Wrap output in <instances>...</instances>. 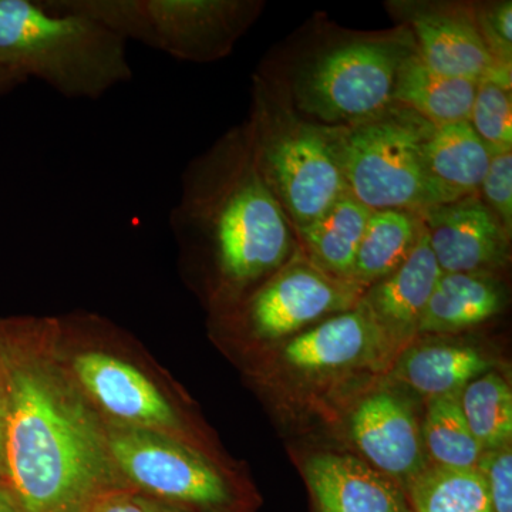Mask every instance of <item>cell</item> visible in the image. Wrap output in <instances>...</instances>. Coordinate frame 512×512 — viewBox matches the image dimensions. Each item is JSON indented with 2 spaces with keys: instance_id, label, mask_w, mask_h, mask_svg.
<instances>
[{
  "instance_id": "obj_29",
  "label": "cell",
  "mask_w": 512,
  "mask_h": 512,
  "mask_svg": "<svg viewBox=\"0 0 512 512\" xmlns=\"http://www.w3.org/2000/svg\"><path fill=\"white\" fill-rule=\"evenodd\" d=\"M477 468L487 484L493 512H512L511 444L484 451Z\"/></svg>"
},
{
  "instance_id": "obj_21",
  "label": "cell",
  "mask_w": 512,
  "mask_h": 512,
  "mask_svg": "<svg viewBox=\"0 0 512 512\" xmlns=\"http://www.w3.org/2000/svg\"><path fill=\"white\" fill-rule=\"evenodd\" d=\"M431 177L444 204L480 194L491 153L468 121L434 126L427 141Z\"/></svg>"
},
{
  "instance_id": "obj_22",
  "label": "cell",
  "mask_w": 512,
  "mask_h": 512,
  "mask_svg": "<svg viewBox=\"0 0 512 512\" xmlns=\"http://www.w3.org/2000/svg\"><path fill=\"white\" fill-rule=\"evenodd\" d=\"M421 215L402 210L372 211L357 248L352 282L370 288L409 258L423 234Z\"/></svg>"
},
{
  "instance_id": "obj_23",
  "label": "cell",
  "mask_w": 512,
  "mask_h": 512,
  "mask_svg": "<svg viewBox=\"0 0 512 512\" xmlns=\"http://www.w3.org/2000/svg\"><path fill=\"white\" fill-rule=\"evenodd\" d=\"M420 429L431 466L477 468L484 451L468 427L460 394L430 399Z\"/></svg>"
},
{
  "instance_id": "obj_15",
  "label": "cell",
  "mask_w": 512,
  "mask_h": 512,
  "mask_svg": "<svg viewBox=\"0 0 512 512\" xmlns=\"http://www.w3.org/2000/svg\"><path fill=\"white\" fill-rule=\"evenodd\" d=\"M303 477L313 512H413L399 485L352 454H315Z\"/></svg>"
},
{
  "instance_id": "obj_5",
  "label": "cell",
  "mask_w": 512,
  "mask_h": 512,
  "mask_svg": "<svg viewBox=\"0 0 512 512\" xmlns=\"http://www.w3.org/2000/svg\"><path fill=\"white\" fill-rule=\"evenodd\" d=\"M247 124L259 171L293 232L318 220L348 191L329 128L303 120L256 74Z\"/></svg>"
},
{
  "instance_id": "obj_13",
  "label": "cell",
  "mask_w": 512,
  "mask_h": 512,
  "mask_svg": "<svg viewBox=\"0 0 512 512\" xmlns=\"http://www.w3.org/2000/svg\"><path fill=\"white\" fill-rule=\"evenodd\" d=\"M282 355L286 365L308 376L383 367L397 357L362 301L293 336Z\"/></svg>"
},
{
  "instance_id": "obj_12",
  "label": "cell",
  "mask_w": 512,
  "mask_h": 512,
  "mask_svg": "<svg viewBox=\"0 0 512 512\" xmlns=\"http://www.w3.org/2000/svg\"><path fill=\"white\" fill-rule=\"evenodd\" d=\"M349 433L363 461L404 493L429 467L419 420L397 393L380 390L365 397L350 416Z\"/></svg>"
},
{
  "instance_id": "obj_26",
  "label": "cell",
  "mask_w": 512,
  "mask_h": 512,
  "mask_svg": "<svg viewBox=\"0 0 512 512\" xmlns=\"http://www.w3.org/2000/svg\"><path fill=\"white\" fill-rule=\"evenodd\" d=\"M512 66H501L477 83L468 123L490 153L512 150Z\"/></svg>"
},
{
  "instance_id": "obj_16",
  "label": "cell",
  "mask_w": 512,
  "mask_h": 512,
  "mask_svg": "<svg viewBox=\"0 0 512 512\" xmlns=\"http://www.w3.org/2000/svg\"><path fill=\"white\" fill-rule=\"evenodd\" d=\"M441 274L424 229L409 258L366 289L362 303L397 355L419 336L421 318Z\"/></svg>"
},
{
  "instance_id": "obj_24",
  "label": "cell",
  "mask_w": 512,
  "mask_h": 512,
  "mask_svg": "<svg viewBox=\"0 0 512 512\" xmlns=\"http://www.w3.org/2000/svg\"><path fill=\"white\" fill-rule=\"evenodd\" d=\"M413 512H493L478 468H426L406 491Z\"/></svg>"
},
{
  "instance_id": "obj_6",
  "label": "cell",
  "mask_w": 512,
  "mask_h": 512,
  "mask_svg": "<svg viewBox=\"0 0 512 512\" xmlns=\"http://www.w3.org/2000/svg\"><path fill=\"white\" fill-rule=\"evenodd\" d=\"M433 128L397 103L362 123L329 128L346 190L372 211L421 214L444 204L427 158Z\"/></svg>"
},
{
  "instance_id": "obj_8",
  "label": "cell",
  "mask_w": 512,
  "mask_h": 512,
  "mask_svg": "<svg viewBox=\"0 0 512 512\" xmlns=\"http://www.w3.org/2000/svg\"><path fill=\"white\" fill-rule=\"evenodd\" d=\"M106 434L121 480L148 498L190 512L242 511L227 478L183 441L119 421L106 424Z\"/></svg>"
},
{
  "instance_id": "obj_31",
  "label": "cell",
  "mask_w": 512,
  "mask_h": 512,
  "mask_svg": "<svg viewBox=\"0 0 512 512\" xmlns=\"http://www.w3.org/2000/svg\"><path fill=\"white\" fill-rule=\"evenodd\" d=\"M5 441H6V412L3 400L2 387H0V480L5 474Z\"/></svg>"
},
{
  "instance_id": "obj_20",
  "label": "cell",
  "mask_w": 512,
  "mask_h": 512,
  "mask_svg": "<svg viewBox=\"0 0 512 512\" xmlns=\"http://www.w3.org/2000/svg\"><path fill=\"white\" fill-rule=\"evenodd\" d=\"M370 214L372 210L346 191L322 217L295 232L299 251L326 274L352 282L357 248Z\"/></svg>"
},
{
  "instance_id": "obj_9",
  "label": "cell",
  "mask_w": 512,
  "mask_h": 512,
  "mask_svg": "<svg viewBox=\"0 0 512 512\" xmlns=\"http://www.w3.org/2000/svg\"><path fill=\"white\" fill-rule=\"evenodd\" d=\"M365 292L326 274L298 248L284 266L244 296L241 318L261 339L293 338L322 320L356 308Z\"/></svg>"
},
{
  "instance_id": "obj_34",
  "label": "cell",
  "mask_w": 512,
  "mask_h": 512,
  "mask_svg": "<svg viewBox=\"0 0 512 512\" xmlns=\"http://www.w3.org/2000/svg\"><path fill=\"white\" fill-rule=\"evenodd\" d=\"M23 80L19 79L15 74L10 73L5 67L0 66V93L6 92L8 89H12L13 86H18Z\"/></svg>"
},
{
  "instance_id": "obj_27",
  "label": "cell",
  "mask_w": 512,
  "mask_h": 512,
  "mask_svg": "<svg viewBox=\"0 0 512 512\" xmlns=\"http://www.w3.org/2000/svg\"><path fill=\"white\" fill-rule=\"evenodd\" d=\"M478 33L501 66H512V2H473Z\"/></svg>"
},
{
  "instance_id": "obj_2",
  "label": "cell",
  "mask_w": 512,
  "mask_h": 512,
  "mask_svg": "<svg viewBox=\"0 0 512 512\" xmlns=\"http://www.w3.org/2000/svg\"><path fill=\"white\" fill-rule=\"evenodd\" d=\"M170 224L185 249L207 261L215 295L227 298L248 295L298 249L259 171L247 121L185 167Z\"/></svg>"
},
{
  "instance_id": "obj_7",
  "label": "cell",
  "mask_w": 512,
  "mask_h": 512,
  "mask_svg": "<svg viewBox=\"0 0 512 512\" xmlns=\"http://www.w3.org/2000/svg\"><path fill=\"white\" fill-rule=\"evenodd\" d=\"M99 20L126 42L191 63H214L234 52L261 16V0H52Z\"/></svg>"
},
{
  "instance_id": "obj_25",
  "label": "cell",
  "mask_w": 512,
  "mask_h": 512,
  "mask_svg": "<svg viewBox=\"0 0 512 512\" xmlns=\"http://www.w3.org/2000/svg\"><path fill=\"white\" fill-rule=\"evenodd\" d=\"M460 404L483 451L511 444L512 392L503 376L487 372L477 377L460 393Z\"/></svg>"
},
{
  "instance_id": "obj_28",
  "label": "cell",
  "mask_w": 512,
  "mask_h": 512,
  "mask_svg": "<svg viewBox=\"0 0 512 512\" xmlns=\"http://www.w3.org/2000/svg\"><path fill=\"white\" fill-rule=\"evenodd\" d=\"M480 197L508 235H512V150L491 154Z\"/></svg>"
},
{
  "instance_id": "obj_32",
  "label": "cell",
  "mask_w": 512,
  "mask_h": 512,
  "mask_svg": "<svg viewBox=\"0 0 512 512\" xmlns=\"http://www.w3.org/2000/svg\"><path fill=\"white\" fill-rule=\"evenodd\" d=\"M137 500L144 512H190L183 510V508L174 507V505L165 504L163 501L141 497L140 494H137Z\"/></svg>"
},
{
  "instance_id": "obj_18",
  "label": "cell",
  "mask_w": 512,
  "mask_h": 512,
  "mask_svg": "<svg viewBox=\"0 0 512 512\" xmlns=\"http://www.w3.org/2000/svg\"><path fill=\"white\" fill-rule=\"evenodd\" d=\"M505 288L497 274H441L419 326L420 335H451L503 311Z\"/></svg>"
},
{
  "instance_id": "obj_30",
  "label": "cell",
  "mask_w": 512,
  "mask_h": 512,
  "mask_svg": "<svg viewBox=\"0 0 512 512\" xmlns=\"http://www.w3.org/2000/svg\"><path fill=\"white\" fill-rule=\"evenodd\" d=\"M90 512H144L137 500V494L128 490L114 491L101 498Z\"/></svg>"
},
{
  "instance_id": "obj_3",
  "label": "cell",
  "mask_w": 512,
  "mask_h": 512,
  "mask_svg": "<svg viewBox=\"0 0 512 512\" xmlns=\"http://www.w3.org/2000/svg\"><path fill=\"white\" fill-rule=\"evenodd\" d=\"M316 29L292 56L274 53L266 59L256 76L316 126H353L392 106L400 63L416 52L409 30Z\"/></svg>"
},
{
  "instance_id": "obj_19",
  "label": "cell",
  "mask_w": 512,
  "mask_h": 512,
  "mask_svg": "<svg viewBox=\"0 0 512 512\" xmlns=\"http://www.w3.org/2000/svg\"><path fill=\"white\" fill-rule=\"evenodd\" d=\"M477 83L434 72L413 52L397 70L393 103L413 110L436 127L463 123L470 119Z\"/></svg>"
},
{
  "instance_id": "obj_4",
  "label": "cell",
  "mask_w": 512,
  "mask_h": 512,
  "mask_svg": "<svg viewBox=\"0 0 512 512\" xmlns=\"http://www.w3.org/2000/svg\"><path fill=\"white\" fill-rule=\"evenodd\" d=\"M0 66L70 100H99L133 79L123 37L52 0H0Z\"/></svg>"
},
{
  "instance_id": "obj_33",
  "label": "cell",
  "mask_w": 512,
  "mask_h": 512,
  "mask_svg": "<svg viewBox=\"0 0 512 512\" xmlns=\"http://www.w3.org/2000/svg\"><path fill=\"white\" fill-rule=\"evenodd\" d=\"M0 512H20L18 501L5 481L0 480Z\"/></svg>"
},
{
  "instance_id": "obj_14",
  "label": "cell",
  "mask_w": 512,
  "mask_h": 512,
  "mask_svg": "<svg viewBox=\"0 0 512 512\" xmlns=\"http://www.w3.org/2000/svg\"><path fill=\"white\" fill-rule=\"evenodd\" d=\"M73 375L114 421L170 436L181 431L180 420L163 394L123 360L101 352L80 353L73 360Z\"/></svg>"
},
{
  "instance_id": "obj_17",
  "label": "cell",
  "mask_w": 512,
  "mask_h": 512,
  "mask_svg": "<svg viewBox=\"0 0 512 512\" xmlns=\"http://www.w3.org/2000/svg\"><path fill=\"white\" fill-rule=\"evenodd\" d=\"M490 367L491 360L466 343L413 342L394 359L393 377L430 400L460 394Z\"/></svg>"
},
{
  "instance_id": "obj_11",
  "label": "cell",
  "mask_w": 512,
  "mask_h": 512,
  "mask_svg": "<svg viewBox=\"0 0 512 512\" xmlns=\"http://www.w3.org/2000/svg\"><path fill=\"white\" fill-rule=\"evenodd\" d=\"M420 215L443 274H498L510 262L511 235L480 194L434 205Z\"/></svg>"
},
{
  "instance_id": "obj_10",
  "label": "cell",
  "mask_w": 512,
  "mask_h": 512,
  "mask_svg": "<svg viewBox=\"0 0 512 512\" xmlns=\"http://www.w3.org/2000/svg\"><path fill=\"white\" fill-rule=\"evenodd\" d=\"M386 9L409 30L416 55L434 72L480 82L501 67L478 33L473 2L392 0Z\"/></svg>"
},
{
  "instance_id": "obj_1",
  "label": "cell",
  "mask_w": 512,
  "mask_h": 512,
  "mask_svg": "<svg viewBox=\"0 0 512 512\" xmlns=\"http://www.w3.org/2000/svg\"><path fill=\"white\" fill-rule=\"evenodd\" d=\"M53 320H0L3 481L20 512H90L119 490L106 423L57 352Z\"/></svg>"
}]
</instances>
